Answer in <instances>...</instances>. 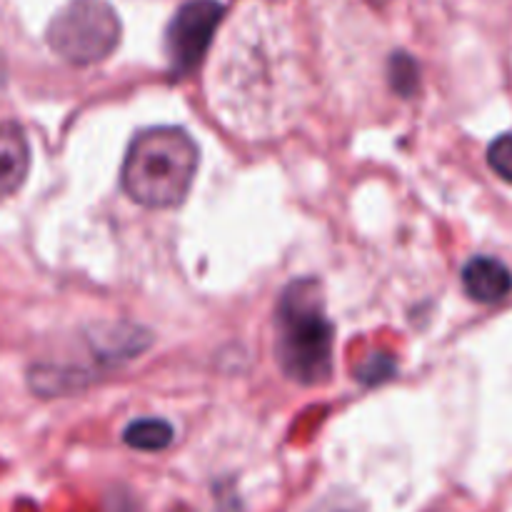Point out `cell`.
Listing matches in <instances>:
<instances>
[{"label": "cell", "mask_w": 512, "mask_h": 512, "mask_svg": "<svg viewBox=\"0 0 512 512\" xmlns=\"http://www.w3.org/2000/svg\"><path fill=\"white\" fill-rule=\"evenodd\" d=\"M150 345V335L143 333L135 325H110L108 333H100L93 340L95 353L103 355V360L115 363V360H128L143 353Z\"/></svg>", "instance_id": "7"}, {"label": "cell", "mask_w": 512, "mask_h": 512, "mask_svg": "<svg viewBox=\"0 0 512 512\" xmlns=\"http://www.w3.org/2000/svg\"><path fill=\"white\" fill-rule=\"evenodd\" d=\"M398 373V365L390 355H370L365 363L355 368V378L365 385H380Z\"/></svg>", "instance_id": "10"}, {"label": "cell", "mask_w": 512, "mask_h": 512, "mask_svg": "<svg viewBox=\"0 0 512 512\" xmlns=\"http://www.w3.org/2000/svg\"><path fill=\"white\" fill-rule=\"evenodd\" d=\"M463 288L475 303H500L512 293V273L498 258L475 255L463 268Z\"/></svg>", "instance_id": "6"}, {"label": "cell", "mask_w": 512, "mask_h": 512, "mask_svg": "<svg viewBox=\"0 0 512 512\" xmlns=\"http://www.w3.org/2000/svg\"><path fill=\"white\" fill-rule=\"evenodd\" d=\"M120 18L108 0H70L48 25V45L65 63L93 65L120 43Z\"/></svg>", "instance_id": "3"}, {"label": "cell", "mask_w": 512, "mask_h": 512, "mask_svg": "<svg viewBox=\"0 0 512 512\" xmlns=\"http://www.w3.org/2000/svg\"><path fill=\"white\" fill-rule=\"evenodd\" d=\"M488 163L503 180L512 183V133L500 135L490 143Z\"/></svg>", "instance_id": "11"}, {"label": "cell", "mask_w": 512, "mask_h": 512, "mask_svg": "<svg viewBox=\"0 0 512 512\" xmlns=\"http://www.w3.org/2000/svg\"><path fill=\"white\" fill-rule=\"evenodd\" d=\"M310 512H368V510H365V505L360 503L358 498H353V495L333 493L325 500H320V503Z\"/></svg>", "instance_id": "12"}, {"label": "cell", "mask_w": 512, "mask_h": 512, "mask_svg": "<svg viewBox=\"0 0 512 512\" xmlns=\"http://www.w3.org/2000/svg\"><path fill=\"white\" fill-rule=\"evenodd\" d=\"M223 15L225 5L220 0H188L180 5L165 30V50L175 78H185L203 63Z\"/></svg>", "instance_id": "4"}, {"label": "cell", "mask_w": 512, "mask_h": 512, "mask_svg": "<svg viewBox=\"0 0 512 512\" xmlns=\"http://www.w3.org/2000/svg\"><path fill=\"white\" fill-rule=\"evenodd\" d=\"M335 328L325 313L320 285L293 280L275 308V355L293 383L323 385L333 375Z\"/></svg>", "instance_id": "1"}, {"label": "cell", "mask_w": 512, "mask_h": 512, "mask_svg": "<svg viewBox=\"0 0 512 512\" xmlns=\"http://www.w3.org/2000/svg\"><path fill=\"white\" fill-rule=\"evenodd\" d=\"M198 170V145L183 128L140 130L123 160V190L143 208L183 203Z\"/></svg>", "instance_id": "2"}, {"label": "cell", "mask_w": 512, "mask_h": 512, "mask_svg": "<svg viewBox=\"0 0 512 512\" xmlns=\"http://www.w3.org/2000/svg\"><path fill=\"white\" fill-rule=\"evenodd\" d=\"M173 438V425L160 418L135 420L123 433L125 445H130L135 450H143V453H160V450H165L173 443Z\"/></svg>", "instance_id": "8"}, {"label": "cell", "mask_w": 512, "mask_h": 512, "mask_svg": "<svg viewBox=\"0 0 512 512\" xmlns=\"http://www.w3.org/2000/svg\"><path fill=\"white\" fill-rule=\"evenodd\" d=\"M388 78L395 93L403 95V98H410V95L418 93L420 68L413 55L395 53L388 63Z\"/></svg>", "instance_id": "9"}, {"label": "cell", "mask_w": 512, "mask_h": 512, "mask_svg": "<svg viewBox=\"0 0 512 512\" xmlns=\"http://www.w3.org/2000/svg\"><path fill=\"white\" fill-rule=\"evenodd\" d=\"M30 170L28 135L15 120L0 123V198H10L23 188Z\"/></svg>", "instance_id": "5"}]
</instances>
